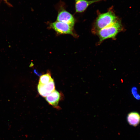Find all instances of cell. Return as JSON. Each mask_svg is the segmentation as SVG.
Returning a JSON list of instances; mask_svg holds the SVG:
<instances>
[{
	"instance_id": "cell-4",
	"label": "cell",
	"mask_w": 140,
	"mask_h": 140,
	"mask_svg": "<svg viewBox=\"0 0 140 140\" xmlns=\"http://www.w3.org/2000/svg\"><path fill=\"white\" fill-rule=\"evenodd\" d=\"M57 21L67 23L73 26L75 23V19L73 16L63 8L59 11Z\"/></svg>"
},
{
	"instance_id": "cell-5",
	"label": "cell",
	"mask_w": 140,
	"mask_h": 140,
	"mask_svg": "<svg viewBox=\"0 0 140 140\" xmlns=\"http://www.w3.org/2000/svg\"><path fill=\"white\" fill-rule=\"evenodd\" d=\"M37 90L42 96L46 97L55 90V86L53 79L48 83L44 85L38 83Z\"/></svg>"
},
{
	"instance_id": "cell-1",
	"label": "cell",
	"mask_w": 140,
	"mask_h": 140,
	"mask_svg": "<svg viewBox=\"0 0 140 140\" xmlns=\"http://www.w3.org/2000/svg\"><path fill=\"white\" fill-rule=\"evenodd\" d=\"M118 19L111 11L100 14L97 18L94 26L95 31L98 32L101 29L114 23Z\"/></svg>"
},
{
	"instance_id": "cell-7",
	"label": "cell",
	"mask_w": 140,
	"mask_h": 140,
	"mask_svg": "<svg viewBox=\"0 0 140 140\" xmlns=\"http://www.w3.org/2000/svg\"><path fill=\"white\" fill-rule=\"evenodd\" d=\"M61 94L58 91L55 90L52 92L45 97L47 102L54 107L58 109V105L61 98Z\"/></svg>"
},
{
	"instance_id": "cell-2",
	"label": "cell",
	"mask_w": 140,
	"mask_h": 140,
	"mask_svg": "<svg viewBox=\"0 0 140 140\" xmlns=\"http://www.w3.org/2000/svg\"><path fill=\"white\" fill-rule=\"evenodd\" d=\"M121 22L118 19L113 24L103 28L98 32L100 41L109 38H114L117 33L122 30Z\"/></svg>"
},
{
	"instance_id": "cell-6",
	"label": "cell",
	"mask_w": 140,
	"mask_h": 140,
	"mask_svg": "<svg viewBox=\"0 0 140 140\" xmlns=\"http://www.w3.org/2000/svg\"><path fill=\"white\" fill-rule=\"evenodd\" d=\"M102 0H75V11L81 12L85 11L90 5Z\"/></svg>"
},
{
	"instance_id": "cell-8",
	"label": "cell",
	"mask_w": 140,
	"mask_h": 140,
	"mask_svg": "<svg viewBox=\"0 0 140 140\" xmlns=\"http://www.w3.org/2000/svg\"><path fill=\"white\" fill-rule=\"evenodd\" d=\"M127 121L129 124L133 127H136L140 123V114L137 112H131L127 115Z\"/></svg>"
},
{
	"instance_id": "cell-3",
	"label": "cell",
	"mask_w": 140,
	"mask_h": 140,
	"mask_svg": "<svg viewBox=\"0 0 140 140\" xmlns=\"http://www.w3.org/2000/svg\"><path fill=\"white\" fill-rule=\"evenodd\" d=\"M50 26L59 34L74 35L73 26L67 24L56 21L50 23Z\"/></svg>"
},
{
	"instance_id": "cell-10",
	"label": "cell",
	"mask_w": 140,
	"mask_h": 140,
	"mask_svg": "<svg viewBox=\"0 0 140 140\" xmlns=\"http://www.w3.org/2000/svg\"><path fill=\"white\" fill-rule=\"evenodd\" d=\"M137 89L135 87H133L131 90V91L133 96L137 99L139 100L140 99V96L137 92Z\"/></svg>"
},
{
	"instance_id": "cell-9",
	"label": "cell",
	"mask_w": 140,
	"mask_h": 140,
	"mask_svg": "<svg viewBox=\"0 0 140 140\" xmlns=\"http://www.w3.org/2000/svg\"><path fill=\"white\" fill-rule=\"evenodd\" d=\"M53 80L50 74L47 72L40 77L39 83L42 85H45L48 83Z\"/></svg>"
}]
</instances>
